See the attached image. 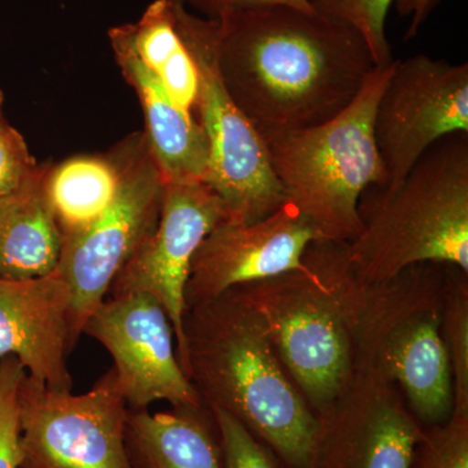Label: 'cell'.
<instances>
[{
  "label": "cell",
  "instance_id": "cell-18",
  "mask_svg": "<svg viewBox=\"0 0 468 468\" xmlns=\"http://www.w3.org/2000/svg\"><path fill=\"white\" fill-rule=\"evenodd\" d=\"M48 167L0 201V277L37 279L57 272L63 237L45 190Z\"/></svg>",
  "mask_w": 468,
  "mask_h": 468
},
{
  "label": "cell",
  "instance_id": "cell-14",
  "mask_svg": "<svg viewBox=\"0 0 468 468\" xmlns=\"http://www.w3.org/2000/svg\"><path fill=\"white\" fill-rule=\"evenodd\" d=\"M318 239L313 224L288 202L254 223L224 220L194 254L185 291L186 309L236 286L300 267L304 252Z\"/></svg>",
  "mask_w": 468,
  "mask_h": 468
},
{
  "label": "cell",
  "instance_id": "cell-12",
  "mask_svg": "<svg viewBox=\"0 0 468 468\" xmlns=\"http://www.w3.org/2000/svg\"><path fill=\"white\" fill-rule=\"evenodd\" d=\"M226 218L223 203L208 185H165L158 226L111 286L109 295L143 292L158 302L174 328L178 358L184 351L185 291L194 254Z\"/></svg>",
  "mask_w": 468,
  "mask_h": 468
},
{
  "label": "cell",
  "instance_id": "cell-19",
  "mask_svg": "<svg viewBox=\"0 0 468 468\" xmlns=\"http://www.w3.org/2000/svg\"><path fill=\"white\" fill-rule=\"evenodd\" d=\"M119 168L107 156H75L48 167L45 190L64 239L85 232L110 207L119 189Z\"/></svg>",
  "mask_w": 468,
  "mask_h": 468
},
{
  "label": "cell",
  "instance_id": "cell-20",
  "mask_svg": "<svg viewBox=\"0 0 468 468\" xmlns=\"http://www.w3.org/2000/svg\"><path fill=\"white\" fill-rule=\"evenodd\" d=\"M134 50L169 97L186 115L194 116L199 77L196 61L175 24L169 0H154L135 23L126 24Z\"/></svg>",
  "mask_w": 468,
  "mask_h": 468
},
{
  "label": "cell",
  "instance_id": "cell-27",
  "mask_svg": "<svg viewBox=\"0 0 468 468\" xmlns=\"http://www.w3.org/2000/svg\"><path fill=\"white\" fill-rule=\"evenodd\" d=\"M183 5L203 17H218L229 12L261 7V5H285L303 11H315L309 0H169Z\"/></svg>",
  "mask_w": 468,
  "mask_h": 468
},
{
  "label": "cell",
  "instance_id": "cell-10",
  "mask_svg": "<svg viewBox=\"0 0 468 468\" xmlns=\"http://www.w3.org/2000/svg\"><path fill=\"white\" fill-rule=\"evenodd\" d=\"M468 134V64L418 54L394 60L375 111L374 135L387 189L442 138Z\"/></svg>",
  "mask_w": 468,
  "mask_h": 468
},
{
  "label": "cell",
  "instance_id": "cell-9",
  "mask_svg": "<svg viewBox=\"0 0 468 468\" xmlns=\"http://www.w3.org/2000/svg\"><path fill=\"white\" fill-rule=\"evenodd\" d=\"M18 410L20 468H132L128 406L112 368L81 394L50 389L27 374Z\"/></svg>",
  "mask_w": 468,
  "mask_h": 468
},
{
  "label": "cell",
  "instance_id": "cell-7",
  "mask_svg": "<svg viewBox=\"0 0 468 468\" xmlns=\"http://www.w3.org/2000/svg\"><path fill=\"white\" fill-rule=\"evenodd\" d=\"M172 8L176 27L198 69L194 115L208 141L205 184L223 203L226 221L254 223L285 205L284 189L273 172L263 138L234 103L218 75L212 18L176 3Z\"/></svg>",
  "mask_w": 468,
  "mask_h": 468
},
{
  "label": "cell",
  "instance_id": "cell-5",
  "mask_svg": "<svg viewBox=\"0 0 468 468\" xmlns=\"http://www.w3.org/2000/svg\"><path fill=\"white\" fill-rule=\"evenodd\" d=\"M393 61L375 68L349 106L324 124L261 137L286 202L325 241L353 242L362 229L360 197L387 185L374 122Z\"/></svg>",
  "mask_w": 468,
  "mask_h": 468
},
{
  "label": "cell",
  "instance_id": "cell-24",
  "mask_svg": "<svg viewBox=\"0 0 468 468\" xmlns=\"http://www.w3.org/2000/svg\"><path fill=\"white\" fill-rule=\"evenodd\" d=\"M26 375L15 356L0 359V468H20L18 393Z\"/></svg>",
  "mask_w": 468,
  "mask_h": 468
},
{
  "label": "cell",
  "instance_id": "cell-16",
  "mask_svg": "<svg viewBox=\"0 0 468 468\" xmlns=\"http://www.w3.org/2000/svg\"><path fill=\"white\" fill-rule=\"evenodd\" d=\"M107 34L117 67L143 107L144 140L165 183H206L208 141L198 120L178 109L158 77L144 66L126 24L110 27Z\"/></svg>",
  "mask_w": 468,
  "mask_h": 468
},
{
  "label": "cell",
  "instance_id": "cell-11",
  "mask_svg": "<svg viewBox=\"0 0 468 468\" xmlns=\"http://www.w3.org/2000/svg\"><path fill=\"white\" fill-rule=\"evenodd\" d=\"M82 335L109 351L117 387L129 410H149L158 401L172 408L203 406L181 368L167 314L150 295H109L86 322Z\"/></svg>",
  "mask_w": 468,
  "mask_h": 468
},
{
  "label": "cell",
  "instance_id": "cell-21",
  "mask_svg": "<svg viewBox=\"0 0 468 468\" xmlns=\"http://www.w3.org/2000/svg\"><path fill=\"white\" fill-rule=\"evenodd\" d=\"M449 266L442 310V337L452 381V414L468 417V279Z\"/></svg>",
  "mask_w": 468,
  "mask_h": 468
},
{
  "label": "cell",
  "instance_id": "cell-28",
  "mask_svg": "<svg viewBox=\"0 0 468 468\" xmlns=\"http://www.w3.org/2000/svg\"><path fill=\"white\" fill-rule=\"evenodd\" d=\"M442 0H396L394 7L401 17H409L410 24L405 34V41H411L418 36L432 12Z\"/></svg>",
  "mask_w": 468,
  "mask_h": 468
},
{
  "label": "cell",
  "instance_id": "cell-13",
  "mask_svg": "<svg viewBox=\"0 0 468 468\" xmlns=\"http://www.w3.org/2000/svg\"><path fill=\"white\" fill-rule=\"evenodd\" d=\"M319 419L313 468H411L426 431L401 389L365 369Z\"/></svg>",
  "mask_w": 468,
  "mask_h": 468
},
{
  "label": "cell",
  "instance_id": "cell-23",
  "mask_svg": "<svg viewBox=\"0 0 468 468\" xmlns=\"http://www.w3.org/2000/svg\"><path fill=\"white\" fill-rule=\"evenodd\" d=\"M411 468H468V417L452 414L445 423L426 428Z\"/></svg>",
  "mask_w": 468,
  "mask_h": 468
},
{
  "label": "cell",
  "instance_id": "cell-1",
  "mask_svg": "<svg viewBox=\"0 0 468 468\" xmlns=\"http://www.w3.org/2000/svg\"><path fill=\"white\" fill-rule=\"evenodd\" d=\"M218 75L263 137L324 124L378 68L353 27L285 5L211 17Z\"/></svg>",
  "mask_w": 468,
  "mask_h": 468
},
{
  "label": "cell",
  "instance_id": "cell-3",
  "mask_svg": "<svg viewBox=\"0 0 468 468\" xmlns=\"http://www.w3.org/2000/svg\"><path fill=\"white\" fill-rule=\"evenodd\" d=\"M368 288L349 243L325 239L311 243L300 267L236 286L260 314L280 362L318 418L353 381Z\"/></svg>",
  "mask_w": 468,
  "mask_h": 468
},
{
  "label": "cell",
  "instance_id": "cell-25",
  "mask_svg": "<svg viewBox=\"0 0 468 468\" xmlns=\"http://www.w3.org/2000/svg\"><path fill=\"white\" fill-rule=\"evenodd\" d=\"M217 421L224 468H282L266 445L236 420L217 408H208Z\"/></svg>",
  "mask_w": 468,
  "mask_h": 468
},
{
  "label": "cell",
  "instance_id": "cell-17",
  "mask_svg": "<svg viewBox=\"0 0 468 468\" xmlns=\"http://www.w3.org/2000/svg\"><path fill=\"white\" fill-rule=\"evenodd\" d=\"M125 448L132 468H224L217 421L205 405L128 409Z\"/></svg>",
  "mask_w": 468,
  "mask_h": 468
},
{
  "label": "cell",
  "instance_id": "cell-8",
  "mask_svg": "<svg viewBox=\"0 0 468 468\" xmlns=\"http://www.w3.org/2000/svg\"><path fill=\"white\" fill-rule=\"evenodd\" d=\"M119 168V189L110 207L85 232L64 239L58 271L72 292L73 341L138 246L158 226L165 183L144 133L111 151Z\"/></svg>",
  "mask_w": 468,
  "mask_h": 468
},
{
  "label": "cell",
  "instance_id": "cell-22",
  "mask_svg": "<svg viewBox=\"0 0 468 468\" xmlns=\"http://www.w3.org/2000/svg\"><path fill=\"white\" fill-rule=\"evenodd\" d=\"M320 14L353 27L367 45L375 66H389L394 60L385 26L396 0H309Z\"/></svg>",
  "mask_w": 468,
  "mask_h": 468
},
{
  "label": "cell",
  "instance_id": "cell-26",
  "mask_svg": "<svg viewBox=\"0 0 468 468\" xmlns=\"http://www.w3.org/2000/svg\"><path fill=\"white\" fill-rule=\"evenodd\" d=\"M38 167L23 134L0 117V201L20 190Z\"/></svg>",
  "mask_w": 468,
  "mask_h": 468
},
{
  "label": "cell",
  "instance_id": "cell-6",
  "mask_svg": "<svg viewBox=\"0 0 468 468\" xmlns=\"http://www.w3.org/2000/svg\"><path fill=\"white\" fill-rule=\"evenodd\" d=\"M451 264L420 263L369 284L356 332V369L392 381L424 428L452 414V381L442 337Z\"/></svg>",
  "mask_w": 468,
  "mask_h": 468
},
{
  "label": "cell",
  "instance_id": "cell-4",
  "mask_svg": "<svg viewBox=\"0 0 468 468\" xmlns=\"http://www.w3.org/2000/svg\"><path fill=\"white\" fill-rule=\"evenodd\" d=\"M358 214L362 229L349 251L367 284L420 263L468 273V134L433 144L394 189L369 186Z\"/></svg>",
  "mask_w": 468,
  "mask_h": 468
},
{
  "label": "cell",
  "instance_id": "cell-15",
  "mask_svg": "<svg viewBox=\"0 0 468 468\" xmlns=\"http://www.w3.org/2000/svg\"><path fill=\"white\" fill-rule=\"evenodd\" d=\"M75 346L72 292L58 271L37 279L0 277V359L15 356L33 380L72 390L68 356Z\"/></svg>",
  "mask_w": 468,
  "mask_h": 468
},
{
  "label": "cell",
  "instance_id": "cell-2",
  "mask_svg": "<svg viewBox=\"0 0 468 468\" xmlns=\"http://www.w3.org/2000/svg\"><path fill=\"white\" fill-rule=\"evenodd\" d=\"M178 360L206 408L232 415L282 468H313L320 419L280 362L260 314L236 288L187 307Z\"/></svg>",
  "mask_w": 468,
  "mask_h": 468
},
{
  "label": "cell",
  "instance_id": "cell-29",
  "mask_svg": "<svg viewBox=\"0 0 468 468\" xmlns=\"http://www.w3.org/2000/svg\"><path fill=\"white\" fill-rule=\"evenodd\" d=\"M3 107H5V92L0 89V117L3 116Z\"/></svg>",
  "mask_w": 468,
  "mask_h": 468
}]
</instances>
